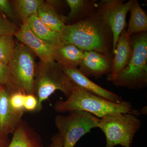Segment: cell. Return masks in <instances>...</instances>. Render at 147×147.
<instances>
[{
	"mask_svg": "<svg viewBox=\"0 0 147 147\" xmlns=\"http://www.w3.org/2000/svg\"><path fill=\"white\" fill-rule=\"evenodd\" d=\"M61 42L85 51L110 54L113 36L110 28L96 10L88 18L66 25L61 33Z\"/></svg>",
	"mask_w": 147,
	"mask_h": 147,
	"instance_id": "obj_1",
	"label": "cell"
},
{
	"mask_svg": "<svg viewBox=\"0 0 147 147\" xmlns=\"http://www.w3.org/2000/svg\"><path fill=\"white\" fill-rule=\"evenodd\" d=\"M54 107L55 111L58 113H69L78 110L89 113L99 119L116 113H129L136 116L140 114V111L134 108L128 101L122 100L119 103L111 102L75 85L67 99L58 100Z\"/></svg>",
	"mask_w": 147,
	"mask_h": 147,
	"instance_id": "obj_2",
	"label": "cell"
},
{
	"mask_svg": "<svg viewBox=\"0 0 147 147\" xmlns=\"http://www.w3.org/2000/svg\"><path fill=\"white\" fill-rule=\"evenodd\" d=\"M74 86L62 67L55 61H40L36 66L34 81V94L38 101L36 111L41 110L42 102L56 91H60L68 98Z\"/></svg>",
	"mask_w": 147,
	"mask_h": 147,
	"instance_id": "obj_3",
	"label": "cell"
},
{
	"mask_svg": "<svg viewBox=\"0 0 147 147\" xmlns=\"http://www.w3.org/2000/svg\"><path fill=\"white\" fill-rule=\"evenodd\" d=\"M133 51L130 60L113 84L117 87L138 89L147 85V32L131 36Z\"/></svg>",
	"mask_w": 147,
	"mask_h": 147,
	"instance_id": "obj_4",
	"label": "cell"
},
{
	"mask_svg": "<svg viewBox=\"0 0 147 147\" xmlns=\"http://www.w3.org/2000/svg\"><path fill=\"white\" fill-rule=\"evenodd\" d=\"M34 55L23 44L16 45L8 64L9 80L7 85L13 90L11 92L20 91L26 94H34L36 69Z\"/></svg>",
	"mask_w": 147,
	"mask_h": 147,
	"instance_id": "obj_5",
	"label": "cell"
},
{
	"mask_svg": "<svg viewBox=\"0 0 147 147\" xmlns=\"http://www.w3.org/2000/svg\"><path fill=\"white\" fill-rule=\"evenodd\" d=\"M137 116L120 113L110 114L100 119L98 127L105 134V147L117 145L131 147L134 136L142 125Z\"/></svg>",
	"mask_w": 147,
	"mask_h": 147,
	"instance_id": "obj_6",
	"label": "cell"
},
{
	"mask_svg": "<svg viewBox=\"0 0 147 147\" xmlns=\"http://www.w3.org/2000/svg\"><path fill=\"white\" fill-rule=\"evenodd\" d=\"M100 119L84 111H71L67 115H58L55 124L62 141L63 147H74L84 135L98 127Z\"/></svg>",
	"mask_w": 147,
	"mask_h": 147,
	"instance_id": "obj_7",
	"label": "cell"
},
{
	"mask_svg": "<svg viewBox=\"0 0 147 147\" xmlns=\"http://www.w3.org/2000/svg\"><path fill=\"white\" fill-rule=\"evenodd\" d=\"M134 0L124 2L122 0H103L96 11L108 25L113 36V52L115 49L118 40L125 28L127 14L130 11Z\"/></svg>",
	"mask_w": 147,
	"mask_h": 147,
	"instance_id": "obj_8",
	"label": "cell"
},
{
	"mask_svg": "<svg viewBox=\"0 0 147 147\" xmlns=\"http://www.w3.org/2000/svg\"><path fill=\"white\" fill-rule=\"evenodd\" d=\"M23 45L44 62L54 61L55 47L40 39L32 32L27 23L23 24L14 35Z\"/></svg>",
	"mask_w": 147,
	"mask_h": 147,
	"instance_id": "obj_9",
	"label": "cell"
},
{
	"mask_svg": "<svg viewBox=\"0 0 147 147\" xmlns=\"http://www.w3.org/2000/svg\"><path fill=\"white\" fill-rule=\"evenodd\" d=\"M112 61L110 54L85 51L79 69L86 77L97 79L110 73Z\"/></svg>",
	"mask_w": 147,
	"mask_h": 147,
	"instance_id": "obj_10",
	"label": "cell"
},
{
	"mask_svg": "<svg viewBox=\"0 0 147 147\" xmlns=\"http://www.w3.org/2000/svg\"><path fill=\"white\" fill-rule=\"evenodd\" d=\"M126 28L124 29L116 45L115 57L113 59L112 66L107 80L113 82L117 76L126 66L130 60L133 51V45L131 36L127 35Z\"/></svg>",
	"mask_w": 147,
	"mask_h": 147,
	"instance_id": "obj_11",
	"label": "cell"
},
{
	"mask_svg": "<svg viewBox=\"0 0 147 147\" xmlns=\"http://www.w3.org/2000/svg\"><path fill=\"white\" fill-rule=\"evenodd\" d=\"M64 72L70 80L78 86L92 94L116 103L122 101V98L113 92L103 88L95 84L81 72L79 69L69 67L63 68Z\"/></svg>",
	"mask_w": 147,
	"mask_h": 147,
	"instance_id": "obj_12",
	"label": "cell"
},
{
	"mask_svg": "<svg viewBox=\"0 0 147 147\" xmlns=\"http://www.w3.org/2000/svg\"><path fill=\"white\" fill-rule=\"evenodd\" d=\"M24 113L16 112L11 108L8 91L0 86V134L7 136L13 133Z\"/></svg>",
	"mask_w": 147,
	"mask_h": 147,
	"instance_id": "obj_13",
	"label": "cell"
},
{
	"mask_svg": "<svg viewBox=\"0 0 147 147\" xmlns=\"http://www.w3.org/2000/svg\"><path fill=\"white\" fill-rule=\"evenodd\" d=\"M84 54V51L74 45L61 43L55 47L54 60L63 68H77Z\"/></svg>",
	"mask_w": 147,
	"mask_h": 147,
	"instance_id": "obj_14",
	"label": "cell"
},
{
	"mask_svg": "<svg viewBox=\"0 0 147 147\" xmlns=\"http://www.w3.org/2000/svg\"><path fill=\"white\" fill-rule=\"evenodd\" d=\"M59 1H48L44 2L38 8V18L48 27L55 31L61 33L66 24L65 18L59 14L56 8Z\"/></svg>",
	"mask_w": 147,
	"mask_h": 147,
	"instance_id": "obj_15",
	"label": "cell"
},
{
	"mask_svg": "<svg viewBox=\"0 0 147 147\" xmlns=\"http://www.w3.org/2000/svg\"><path fill=\"white\" fill-rule=\"evenodd\" d=\"M7 147H43L40 137L26 123L21 121Z\"/></svg>",
	"mask_w": 147,
	"mask_h": 147,
	"instance_id": "obj_16",
	"label": "cell"
},
{
	"mask_svg": "<svg viewBox=\"0 0 147 147\" xmlns=\"http://www.w3.org/2000/svg\"><path fill=\"white\" fill-rule=\"evenodd\" d=\"M96 1L93 0H66V3L70 10L65 18V21L77 20V23L88 18L96 11Z\"/></svg>",
	"mask_w": 147,
	"mask_h": 147,
	"instance_id": "obj_17",
	"label": "cell"
},
{
	"mask_svg": "<svg viewBox=\"0 0 147 147\" xmlns=\"http://www.w3.org/2000/svg\"><path fill=\"white\" fill-rule=\"evenodd\" d=\"M27 24L36 36L48 44L55 47L61 43V33L50 28L40 20L37 15L32 16Z\"/></svg>",
	"mask_w": 147,
	"mask_h": 147,
	"instance_id": "obj_18",
	"label": "cell"
},
{
	"mask_svg": "<svg viewBox=\"0 0 147 147\" xmlns=\"http://www.w3.org/2000/svg\"><path fill=\"white\" fill-rule=\"evenodd\" d=\"M130 11V18L126 30L127 35L131 36L136 34L146 32L147 16L137 0H134Z\"/></svg>",
	"mask_w": 147,
	"mask_h": 147,
	"instance_id": "obj_19",
	"label": "cell"
},
{
	"mask_svg": "<svg viewBox=\"0 0 147 147\" xmlns=\"http://www.w3.org/2000/svg\"><path fill=\"white\" fill-rule=\"evenodd\" d=\"M42 0H16L14 1L16 13L23 24L28 23L32 16L37 15Z\"/></svg>",
	"mask_w": 147,
	"mask_h": 147,
	"instance_id": "obj_20",
	"label": "cell"
},
{
	"mask_svg": "<svg viewBox=\"0 0 147 147\" xmlns=\"http://www.w3.org/2000/svg\"><path fill=\"white\" fill-rule=\"evenodd\" d=\"M15 46L13 35L0 36V60L8 65L13 56Z\"/></svg>",
	"mask_w": 147,
	"mask_h": 147,
	"instance_id": "obj_21",
	"label": "cell"
},
{
	"mask_svg": "<svg viewBox=\"0 0 147 147\" xmlns=\"http://www.w3.org/2000/svg\"><path fill=\"white\" fill-rule=\"evenodd\" d=\"M26 94L20 91L9 93V102L11 107L15 111L24 113V100Z\"/></svg>",
	"mask_w": 147,
	"mask_h": 147,
	"instance_id": "obj_22",
	"label": "cell"
},
{
	"mask_svg": "<svg viewBox=\"0 0 147 147\" xmlns=\"http://www.w3.org/2000/svg\"><path fill=\"white\" fill-rule=\"evenodd\" d=\"M17 30L15 26L5 16L0 13V36L5 35H14Z\"/></svg>",
	"mask_w": 147,
	"mask_h": 147,
	"instance_id": "obj_23",
	"label": "cell"
},
{
	"mask_svg": "<svg viewBox=\"0 0 147 147\" xmlns=\"http://www.w3.org/2000/svg\"><path fill=\"white\" fill-rule=\"evenodd\" d=\"M38 106V101L36 96L34 94L25 95L24 109L28 111H36Z\"/></svg>",
	"mask_w": 147,
	"mask_h": 147,
	"instance_id": "obj_24",
	"label": "cell"
},
{
	"mask_svg": "<svg viewBox=\"0 0 147 147\" xmlns=\"http://www.w3.org/2000/svg\"><path fill=\"white\" fill-rule=\"evenodd\" d=\"M0 13L11 19L15 18L13 9L7 0H0Z\"/></svg>",
	"mask_w": 147,
	"mask_h": 147,
	"instance_id": "obj_25",
	"label": "cell"
},
{
	"mask_svg": "<svg viewBox=\"0 0 147 147\" xmlns=\"http://www.w3.org/2000/svg\"><path fill=\"white\" fill-rule=\"evenodd\" d=\"M8 80V66L0 60V86L7 85Z\"/></svg>",
	"mask_w": 147,
	"mask_h": 147,
	"instance_id": "obj_26",
	"label": "cell"
},
{
	"mask_svg": "<svg viewBox=\"0 0 147 147\" xmlns=\"http://www.w3.org/2000/svg\"><path fill=\"white\" fill-rule=\"evenodd\" d=\"M49 147H63L62 141L58 133L52 138V143Z\"/></svg>",
	"mask_w": 147,
	"mask_h": 147,
	"instance_id": "obj_27",
	"label": "cell"
},
{
	"mask_svg": "<svg viewBox=\"0 0 147 147\" xmlns=\"http://www.w3.org/2000/svg\"><path fill=\"white\" fill-rule=\"evenodd\" d=\"M9 142L5 135L0 134V147H7Z\"/></svg>",
	"mask_w": 147,
	"mask_h": 147,
	"instance_id": "obj_28",
	"label": "cell"
}]
</instances>
